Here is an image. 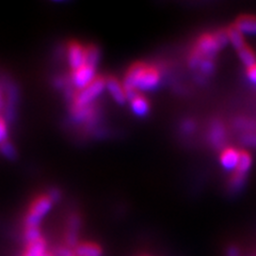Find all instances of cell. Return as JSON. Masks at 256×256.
I'll use <instances>...</instances> for the list:
<instances>
[{"label":"cell","instance_id":"52a82bcc","mask_svg":"<svg viewBox=\"0 0 256 256\" xmlns=\"http://www.w3.org/2000/svg\"><path fill=\"white\" fill-rule=\"evenodd\" d=\"M106 90L109 92L111 98L118 104L123 105V104L126 102V100H128L123 84L114 76L106 78Z\"/></svg>","mask_w":256,"mask_h":256},{"label":"cell","instance_id":"d6986e66","mask_svg":"<svg viewBox=\"0 0 256 256\" xmlns=\"http://www.w3.org/2000/svg\"><path fill=\"white\" fill-rule=\"evenodd\" d=\"M6 136H8L6 123L4 118H0V143L6 140Z\"/></svg>","mask_w":256,"mask_h":256},{"label":"cell","instance_id":"ffe728a7","mask_svg":"<svg viewBox=\"0 0 256 256\" xmlns=\"http://www.w3.org/2000/svg\"><path fill=\"white\" fill-rule=\"evenodd\" d=\"M246 76L250 79V82L256 84V63L246 68Z\"/></svg>","mask_w":256,"mask_h":256},{"label":"cell","instance_id":"e0dca14e","mask_svg":"<svg viewBox=\"0 0 256 256\" xmlns=\"http://www.w3.org/2000/svg\"><path fill=\"white\" fill-rule=\"evenodd\" d=\"M0 150H2V153L8 158H14L16 156V150L13 146V144L6 140L0 143Z\"/></svg>","mask_w":256,"mask_h":256},{"label":"cell","instance_id":"9a60e30c","mask_svg":"<svg viewBox=\"0 0 256 256\" xmlns=\"http://www.w3.org/2000/svg\"><path fill=\"white\" fill-rule=\"evenodd\" d=\"M236 52L240 61H242L246 68L256 63V54L249 45L246 44L244 46L239 48V50H237Z\"/></svg>","mask_w":256,"mask_h":256},{"label":"cell","instance_id":"ba28073f","mask_svg":"<svg viewBox=\"0 0 256 256\" xmlns=\"http://www.w3.org/2000/svg\"><path fill=\"white\" fill-rule=\"evenodd\" d=\"M234 26L244 34H256V15L242 14L237 18Z\"/></svg>","mask_w":256,"mask_h":256},{"label":"cell","instance_id":"4fadbf2b","mask_svg":"<svg viewBox=\"0 0 256 256\" xmlns=\"http://www.w3.org/2000/svg\"><path fill=\"white\" fill-rule=\"evenodd\" d=\"M252 156L246 150H239V160H238V164L236 166V169L234 170L235 173L246 176L248 171L250 170V168L252 166Z\"/></svg>","mask_w":256,"mask_h":256},{"label":"cell","instance_id":"9c48e42d","mask_svg":"<svg viewBox=\"0 0 256 256\" xmlns=\"http://www.w3.org/2000/svg\"><path fill=\"white\" fill-rule=\"evenodd\" d=\"M239 160V150L234 148H224L220 154V164L226 170H235Z\"/></svg>","mask_w":256,"mask_h":256},{"label":"cell","instance_id":"8992f818","mask_svg":"<svg viewBox=\"0 0 256 256\" xmlns=\"http://www.w3.org/2000/svg\"><path fill=\"white\" fill-rule=\"evenodd\" d=\"M68 57L72 70L82 66L86 63V47L79 42H70L68 47Z\"/></svg>","mask_w":256,"mask_h":256},{"label":"cell","instance_id":"7402d4cb","mask_svg":"<svg viewBox=\"0 0 256 256\" xmlns=\"http://www.w3.org/2000/svg\"><path fill=\"white\" fill-rule=\"evenodd\" d=\"M44 256H54V255L52 254V253H50V252H46V253L44 254Z\"/></svg>","mask_w":256,"mask_h":256},{"label":"cell","instance_id":"3957f363","mask_svg":"<svg viewBox=\"0 0 256 256\" xmlns=\"http://www.w3.org/2000/svg\"><path fill=\"white\" fill-rule=\"evenodd\" d=\"M106 89V78L96 76L91 84L78 90L74 96V108H86Z\"/></svg>","mask_w":256,"mask_h":256},{"label":"cell","instance_id":"7a4b0ae2","mask_svg":"<svg viewBox=\"0 0 256 256\" xmlns=\"http://www.w3.org/2000/svg\"><path fill=\"white\" fill-rule=\"evenodd\" d=\"M228 42V41L226 30L216 32L214 34H202L198 38L194 54L191 56V62L196 63L198 61H203V57H210Z\"/></svg>","mask_w":256,"mask_h":256},{"label":"cell","instance_id":"30bf717a","mask_svg":"<svg viewBox=\"0 0 256 256\" xmlns=\"http://www.w3.org/2000/svg\"><path fill=\"white\" fill-rule=\"evenodd\" d=\"M73 252L76 256H102V248L96 242H84L76 244Z\"/></svg>","mask_w":256,"mask_h":256},{"label":"cell","instance_id":"277c9868","mask_svg":"<svg viewBox=\"0 0 256 256\" xmlns=\"http://www.w3.org/2000/svg\"><path fill=\"white\" fill-rule=\"evenodd\" d=\"M54 201L48 194L40 196L31 203L26 217V228H38L42 219L52 210Z\"/></svg>","mask_w":256,"mask_h":256},{"label":"cell","instance_id":"2e32d148","mask_svg":"<svg viewBox=\"0 0 256 256\" xmlns=\"http://www.w3.org/2000/svg\"><path fill=\"white\" fill-rule=\"evenodd\" d=\"M100 60V50L98 48L94 45H89L86 47V63L90 66H96Z\"/></svg>","mask_w":256,"mask_h":256},{"label":"cell","instance_id":"ac0fdd59","mask_svg":"<svg viewBox=\"0 0 256 256\" xmlns=\"http://www.w3.org/2000/svg\"><path fill=\"white\" fill-rule=\"evenodd\" d=\"M41 232L40 228H26L25 230V238L27 240V244L34 242V240L41 238Z\"/></svg>","mask_w":256,"mask_h":256},{"label":"cell","instance_id":"603a6c76","mask_svg":"<svg viewBox=\"0 0 256 256\" xmlns=\"http://www.w3.org/2000/svg\"><path fill=\"white\" fill-rule=\"evenodd\" d=\"M70 256H76V255H75V254H74V253H73V254H72V255H70Z\"/></svg>","mask_w":256,"mask_h":256},{"label":"cell","instance_id":"6da1fadb","mask_svg":"<svg viewBox=\"0 0 256 256\" xmlns=\"http://www.w3.org/2000/svg\"><path fill=\"white\" fill-rule=\"evenodd\" d=\"M160 72L157 68L144 62H136L127 70L123 86L130 100L138 90H153L160 82Z\"/></svg>","mask_w":256,"mask_h":256},{"label":"cell","instance_id":"5b68a950","mask_svg":"<svg viewBox=\"0 0 256 256\" xmlns=\"http://www.w3.org/2000/svg\"><path fill=\"white\" fill-rule=\"evenodd\" d=\"M95 66L84 63L82 66L72 70L70 80L78 90L82 89L95 79Z\"/></svg>","mask_w":256,"mask_h":256},{"label":"cell","instance_id":"8fae6325","mask_svg":"<svg viewBox=\"0 0 256 256\" xmlns=\"http://www.w3.org/2000/svg\"><path fill=\"white\" fill-rule=\"evenodd\" d=\"M130 107L134 114L139 116H144L148 114L150 111V102L144 98L142 94L136 93L130 98Z\"/></svg>","mask_w":256,"mask_h":256},{"label":"cell","instance_id":"44dd1931","mask_svg":"<svg viewBox=\"0 0 256 256\" xmlns=\"http://www.w3.org/2000/svg\"><path fill=\"white\" fill-rule=\"evenodd\" d=\"M48 196H50V198L54 202H56V201H58V198H59V196H60V192L58 191V190H56V189H54V190H52L50 194H48Z\"/></svg>","mask_w":256,"mask_h":256},{"label":"cell","instance_id":"7c38bea8","mask_svg":"<svg viewBox=\"0 0 256 256\" xmlns=\"http://www.w3.org/2000/svg\"><path fill=\"white\" fill-rule=\"evenodd\" d=\"M46 252H47L46 240L43 237H41L27 244L26 251L22 256H44Z\"/></svg>","mask_w":256,"mask_h":256},{"label":"cell","instance_id":"5bb4252c","mask_svg":"<svg viewBox=\"0 0 256 256\" xmlns=\"http://www.w3.org/2000/svg\"><path fill=\"white\" fill-rule=\"evenodd\" d=\"M226 36H228V41L234 46L235 50H239L242 46L246 45L244 41V36L242 31H239L234 25L228 27L226 30Z\"/></svg>","mask_w":256,"mask_h":256}]
</instances>
